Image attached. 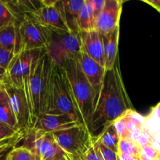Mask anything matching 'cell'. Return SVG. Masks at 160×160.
Masks as SVG:
<instances>
[{
  "label": "cell",
  "mask_w": 160,
  "mask_h": 160,
  "mask_svg": "<svg viewBox=\"0 0 160 160\" xmlns=\"http://www.w3.org/2000/svg\"><path fill=\"white\" fill-rule=\"evenodd\" d=\"M131 109H133L122 81L118 58L113 68L105 73L88 128L91 136L93 138H98L107 127Z\"/></svg>",
  "instance_id": "6da1fadb"
},
{
  "label": "cell",
  "mask_w": 160,
  "mask_h": 160,
  "mask_svg": "<svg viewBox=\"0 0 160 160\" xmlns=\"http://www.w3.org/2000/svg\"><path fill=\"white\" fill-rule=\"evenodd\" d=\"M62 67L68 81L78 122L88 128L97 104V95L82 71L76 57L67 60Z\"/></svg>",
  "instance_id": "7a4b0ae2"
},
{
  "label": "cell",
  "mask_w": 160,
  "mask_h": 160,
  "mask_svg": "<svg viewBox=\"0 0 160 160\" xmlns=\"http://www.w3.org/2000/svg\"><path fill=\"white\" fill-rule=\"evenodd\" d=\"M52 66L46 50L35 51L29 84L32 127L38 117L46 109Z\"/></svg>",
  "instance_id": "3957f363"
},
{
  "label": "cell",
  "mask_w": 160,
  "mask_h": 160,
  "mask_svg": "<svg viewBox=\"0 0 160 160\" xmlns=\"http://www.w3.org/2000/svg\"><path fill=\"white\" fill-rule=\"evenodd\" d=\"M45 112L67 114L78 122L68 81L64 67L61 66H52Z\"/></svg>",
  "instance_id": "277c9868"
},
{
  "label": "cell",
  "mask_w": 160,
  "mask_h": 160,
  "mask_svg": "<svg viewBox=\"0 0 160 160\" xmlns=\"http://www.w3.org/2000/svg\"><path fill=\"white\" fill-rule=\"evenodd\" d=\"M52 134L61 149L71 156H83L94 143L88 128L81 123Z\"/></svg>",
  "instance_id": "5b68a950"
},
{
  "label": "cell",
  "mask_w": 160,
  "mask_h": 160,
  "mask_svg": "<svg viewBox=\"0 0 160 160\" xmlns=\"http://www.w3.org/2000/svg\"><path fill=\"white\" fill-rule=\"evenodd\" d=\"M81 48L79 32H53L51 41L45 50L52 63L62 67L67 60L75 59Z\"/></svg>",
  "instance_id": "8992f818"
},
{
  "label": "cell",
  "mask_w": 160,
  "mask_h": 160,
  "mask_svg": "<svg viewBox=\"0 0 160 160\" xmlns=\"http://www.w3.org/2000/svg\"><path fill=\"white\" fill-rule=\"evenodd\" d=\"M16 145L29 149L36 160H50L62 152L55 142L52 133L44 132L30 128L24 134Z\"/></svg>",
  "instance_id": "52a82bcc"
},
{
  "label": "cell",
  "mask_w": 160,
  "mask_h": 160,
  "mask_svg": "<svg viewBox=\"0 0 160 160\" xmlns=\"http://www.w3.org/2000/svg\"><path fill=\"white\" fill-rule=\"evenodd\" d=\"M19 23L23 45L22 51L46 49L51 41L52 31L28 15L24 16Z\"/></svg>",
  "instance_id": "ba28073f"
},
{
  "label": "cell",
  "mask_w": 160,
  "mask_h": 160,
  "mask_svg": "<svg viewBox=\"0 0 160 160\" xmlns=\"http://www.w3.org/2000/svg\"><path fill=\"white\" fill-rule=\"evenodd\" d=\"M4 88L8 94L11 107L17 120L19 130L26 131L32 128L31 113L29 104L22 88H17L9 84Z\"/></svg>",
  "instance_id": "9c48e42d"
},
{
  "label": "cell",
  "mask_w": 160,
  "mask_h": 160,
  "mask_svg": "<svg viewBox=\"0 0 160 160\" xmlns=\"http://www.w3.org/2000/svg\"><path fill=\"white\" fill-rule=\"evenodd\" d=\"M123 2L122 0L105 1L104 8L95 19V30L101 35H104L119 27Z\"/></svg>",
  "instance_id": "30bf717a"
},
{
  "label": "cell",
  "mask_w": 160,
  "mask_h": 160,
  "mask_svg": "<svg viewBox=\"0 0 160 160\" xmlns=\"http://www.w3.org/2000/svg\"><path fill=\"white\" fill-rule=\"evenodd\" d=\"M76 59L79 63L82 71L93 88L97 98L98 99L99 94L101 90L102 84L104 79L105 73L107 71L106 69L91 59L82 48L77 55Z\"/></svg>",
  "instance_id": "8fae6325"
},
{
  "label": "cell",
  "mask_w": 160,
  "mask_h": 160,
  "mask_svg": "<svg viewBox=\"0 0 160 160\" xmlns=\"http://www.w3.org/2000/svg\"><path fill=\"white\" fill-rule=\"evenodd\" d=\"M78 123L79 122L73 120L67 114L45 112L38 117L31 128L44 132L53 133L70 128Z\"/></svg>",
  "instance_id": "7c38bea8"
},
{
  "label": "cell",
  "mask_w": 160,
  "mask_h": 160,
  "mask_svg": "<svg viewBox=\"0 0 160 160\" xmlns=\"http://www.w3.org/2000/svg\"><path fill=\"white\" fill-rule=\"evenodd\" d=\"M28 16H30L37 23L50 30L52 32H69L68 28L66 26L64 20L61 17V15L60 14L57 9L55 7V6H42L37 10Z\"/></svg>",
  "instance_id": "4fadbf2b"
},
{
  "label": "cell",
  "mask_w": 160,
  "mask_h": 160,
  "mask_svg": "<svg viewBox=\"0 0 160 160\" xmlns=\"http://www.w3.org/2000/svg\"><path fill=\"white\" fill-rule=\"evenodd\" d=\"M80 33L82 49L94 61L105 68L103 36L95 29Z\"/></svg>",
  "instance_id": "5bb4252c"
},
{
  "label": "cell",
  "mask_w": 160,
  "mask_h": 160,
  "mask_svg": "<svg viewBox=\"0 0 160 160\" xmlns=\"http://www.w3.org/2000/svg\"><path fill=\"white\" fill-rule=\"evenodd\" d=\"M84 2L85 0H57L55 4L71 32H79L77 21Z\"/></svg>",
  "instance_id": "9a60e30c"
},
{
  "label": "cell",
  "mask_w": 160,
  "mask_h": 160,
  "mask_svg": "<svg viewBox=\"0 0 160 160\" xmlns=\"http://www.w3.org/2000/svg\"><path fill=\"white\" fill-rule=\"evenodd\" d=\"M0 45L14 55L22 52L23 45L19 22H15L0 30Z\"/></svg>",
  "instance_id": "2e32d148"
},
{
  "label": "cell",
  "mask_w": 160,
  "mask_h": 160,
  "mask_svg": "<svg viewBox=\"0 0 160 160\" xmlns=\"http://www.w3.org/2000/svg\"><path fill=\"white\" fill-rule=\"evenodd\" d=\"M102 36H103L105 69L106 70H110L113 68L116 60L118 59L119 27H117L112 31Z\"/></svg>",
  "instance_id": "e0dca14e"
},
{
  "label": "cell",
  "mask_w": 160,
  "mask_h": 160,
  "mask_svg": "<svg viewBox=\"0 0 160 160\" xmlns=\"http://www.w3.org/2000/svg\"><path fill=\"white\" fill-rule=\"evenodd\" d=\"M0 123L8 125L13 129L20 131L17 126L15 116L11 107L9 98L4 84L0 87Z\"/></svg>",
  "instance_id": "ac0fdd59"
},
{
  "label": "cell",
  "mask_w": 160,
  "mask_h": 160,
  "mask_svg": "<svg viewBox=\"0 0 160 160\" xmlns=\"http://www.w3.org/2000/svg\"><path fill=\"white\" fill-rule=\"evenodd\" d=\"M95 15L88 0H85L77 21L78 31L85 32L95 29Z\"/></svg>",
  "instance_id": "d6986e66"
},
{
  "label": "cell",
  "mask_w": 160,
  "mask_h": 160,
  "mask_svg": "<svg viewBox=\"0 0 160 160\" xmlns=\"http://www.w3.org/2000/svg\"><path fill=\"white\" fill-rule=\"evenodd\" d=\"M22 60L20 52L16 55L13 59L11 61L9 67L7 69L8 71V83L11 86L17 88H23L22 84Z\"/></svg>",
  "instance_id": "ffe728a7"
},
{
  "label": "cell",
  "mask_w": 160,
  "mask_h": 160,
  "mask_svg": "<svg viewBox=\"0 0 160 160\" xmlns=\"http://www.w3.org/2000/svg\"><path fill=\"white\" fill-rule=\"evenodd\" d=\"M144 129L150 138L160 136V102L152 108L150 113L145 117Z\"/></svg>",
  "instance_id": "44dd1931"
},
{
  "label": "cell",
  "mask_w": 160,
  "mask_h": 160,
  "mask_svg": "<svg viewBox=\"0 0 160 160\" xmlns=\"http://www.w3.org/2000/svg\"><path fill=\"white\" fill-rule=\"evenodd\" d=\"M96 139L106 148L118 152L120 138L113 123L107 127L101 133V134Z\"/></svg>",
  "instance_id": "7402d4cb"
},
{
  "label": "cell",
  "mask_w": 160,
  "mask_h": 160,
  "mask_svg": "<svg viewBox=\"0 0 160 160\" xmlns=\"http://www.w3.org/2000/svg\"><path fill=\"white\" fill-rule=\"evenodd\" d=\"M118 153L132 156L138 159L141 156V148L129 138L120 139L119 148H118Z\"/></svg>",
  "instance_id": "603a6c76"
},
{
  "label": "cell",
  "mask_w": 160,
  "mask_h": 160,
  "mask_svg": "<svg viewBox=\"0 0 160 160\" xmlns=\"http://www.w3.org/2000/svg\"><path fill=\"white\" fill-rule=\"evenodd\" d=\"M6 160H36L35 155L28 148L15 145L7 153Z\"/></svg>",
  "instance_id": "cb8c5ba5"
},
{
  "label": "cell",
  "mask_w": 160,
  "mask_h": 160,
  "mask_svg": "<svg viewBox=\"0 0 160 160\" xmlns=\"http://www.w3.org/2000/svg\"><path fill=\"white\" fill-rule=\"evenodd\" d=\"M17 21V18L6 1H0V30Z\"/></svg>",
  "instance_id": "d4e9b609"
},
{
  "label": "cell",
  "mask_w": 160,
  "mask_h": 160,
  "mask_svg": "<svg viewBox=\"0 0 160 160\" xmlns=\"http://www.w3.org/2000/svg\"><path fill=\"white\" fill-rule=\"evenodd\" d=\"M94 141H95L96 146H97V149L100 152L104 160H120L118 152H115L104 146L96 138H94Z\"/></svg>",
  "instance_id": "484cf974"
},
{
  "label": "cell",
  "mask_w": 160,
  "mask_h": 160,
  "mask_svg": "<svg viewBox=\"0 0 160 160\" xmlns=\"http://www.w3.org/2000/svg\"><path fill=\"white\" fill-rule=\"evenodd\" d=\"M23 131H17V130L13 129L8 125L0 123V142L16 137Z\"/></svg>",
  "instance_id": "4316f807"
},
{
  "label": "cell",
  "mask_w": 160,
  "mask_h": 160,
  "mask_svg": "<svg viewBox=\"0 0 160 160\" xmlns=\"http://www.w3.org/2000/svg\"><path fill=\"white\" fill-rule=\"evenodd\" d=\"M115 128L116 131H117L118 134H119L120 139H124V138H128L129 137V132L127 131L126 125H125V121L124 117H119V119L115 120V121L113 123Z\"/></svg>",
  "instance_id": "83f0119b"
},
{
  "label": "cell",
  "mask_w": 160,
  "mask_h": 160,
  "mask_svg": "<svg viewBox=\"0 0 160 160\" xmlns=\"http://www.w3.org/2000/svg\"><path fill=\"white\" fill-rule=\"evenodd\" d=\"M16 55L0 45V67L8 69L11 61Z\"/></svg>",
  "instance_id": "f1b7e54d"
},
{
  "label": "cell",
  "mask_w": 160,
  "mask_h": 160,
  "mask_svg": "<svg viewBox=\"0 0 160 160\" xmlns=\"http://www.w3.org/2000/svg\"><path fill=\"white\" fill-rule=\"evenodd\" d=\"M80 157L83 160H104L100 152L96 146L95 141H94L93 145Z\"/></svg>",
  "instance_id": "f546056e"
},
{
  "label": "cell",
  "mask_w": 160,
  "mask_h": 160,
  "mask_svg": "<svg viewBox=\"0 0 160 160\" xmlns=\"http://www.w3.org/2000/svg\"><path fill=\"white\" fill-rule=\"evenodd\" d=\"M24 132L25 131H23V132L20 133V134L16 136V137L12 138H9V139H6V140L0 142V153L6 151V150L9 149V148H12V147L15 146V145L20 142V139L22 138Z\"/></svg>",
  "instance_id": "4dcf8cb0"
},
{
  "label": "cell",
  "mask_w": 160,
  "mask_h": 160,
  "mask_svg": "<svg viewBox=\"0 0 160 160\" xmlns=\"http://www.w3.org/2000/svg\"><path fill=\"white\" fill-rule=\"evenodd\" d=\"M141 154L147 159L155 160L158 154V152L152 145H148L144 148H141Z\"/></svg>",
  "instance_id": "1f68e13d"
},
{
  "label": "cell",
  "mask_w": 160,
  "mask_h": 160,
  "mask_svg": "<svg viewBox=\"0 0 160 160\" xmlns=\"http://www.w3.org/2000/svg\"><path fill=\"white\" fill-rule=\"evenodd\" d=\"M105 1L106 0H88V2L89 3L93 11L95 17H97V16L100 13V11L104 8Z\"/></svg>",
  "instance_id": "d6a6232c"
},
{
  "label": "cell",
  "mask_w": 160,
  "mask_h": 160,
  "mask_svg": "<svg viewBox=\"0 0 160 160\" xmlns=\"http://www.w3.org/2000/svg\"><path fill=\"white\" fill-rule=\"evenodd\" d=\"M50 160H83L80 156H74L67 154L64 152H61Z\"/></svg>",
  "instance_id": "836d02e7"
},
{
  "label": "cell",
  "mask_w": 160,
  "mask_h": 160,
  "mask_svg": "<svg viewBox=\"0 0 160 160\" xmlns=\"http://www.w3.org/2000/svg\"><path fill=\"white\" fill-rule=\"evenodd\" d=\"M8 83L7 69L0 67V84H5Z\"/></svg>",
  "instance_id": "e575fe53"
},
{
  "label": "cell",
  "mask_w": 160,
  "mask_h": 160,
  "mask_svg": "<svg viewBox=\"0 0 160 160\" xmlns=\"http://www.w3.org/2000/svg\"><path fill=\"white\" fill-rule=\"evenodd\" d=\"M143 2L150 5L160 12V0H143Z\"/></svg>",
  "instance_id": "d590c367"
},
{
  "label": "cell",
  "mask_w": 160,
  "mask_h": 160,
  "mask_svg": "<svg viewBox=\"0 0 160 160\" xmlns=\"http://www.w3.org/2000/svg\"><path fill=\"white\" fill-rule=\"evenodd\" d=\"M56 2L57 0H42L41 2L44 6H55Z\"/></svg>",
  "instance_id": "8d00e7d4"
},
{
  "label": "cell",
  "mask_w": 160,
  "mask_h": 160,
  "mask_svg": "<svg viewBox=\"0 0 160 160\" xmlns=\"http://www.w3.org/2000/svg\"><path fill=\"white\" fill-rule=\"evenodd\" d=\"M119 155V159L120 160H138L136 159V158H133L132 156H125V155L121 154V153H118Z\"/></svg>",
  "instance_id": "74e56055"
},
{
  "label": "cell",
  "mask_w": 160,
  "mask_h": 160,
  "mask_svg": "<svg viewBox=\"0 0 160 160\" xmlns=\"http://www.w3.org/2000/svg\"><path fill=\"white\" fill-rule=\"evenodd\" d=\"M12 148H13V147H12ZM12 148H9V149L6 150V151H4V152H3L0 153V160H6V156H7L8 152H9Z\"/></svg>",
  "instance_id": "f35d334b"
},
{
  "label": "cell",
  "mask_w": 160,
  "mask_h": 160,
  "mask_svg": "<svg viewBox=\"0 0 160 160\" xmlns=\"http://www.w3.org/2000/svg\"><path fill=\"white\" fill-rule=\"evenodd\" d=\"M138 160H151V159H147V158L144 157V156H143L141 154V156H140V157H139V159H138Z\"/></svg>",
  "instance_id": "ab89813d"
},
{
  "label": "cell",
  "mask_w": 160,
  "mask_h": 160,
  "mask_svg": "<svg viewBox=\"0 0 160 160\" xmlns=\"http://www.w3.org/2000/svg\"><path fill=\"white\" fill-rule=\"evenodd\" d=\"M155 160H160V152H158V156H157V157L155 158Z\"/></svg>",
  "instance_id": "60d3db41"
},
{
  "label": "cell",
  "mask_w": 160,
  "mask_h": 160,
  "mask_svg": "<svg viewBox=\"0 0 160 160\" xmlns=\"http://www.w3.org/2000/svg\"><path fill=\"white\" fill-rule=\"evenodd\" d=\"M0 85H3V84H0Z\"/></svg>",
  "instance_id": "b9f144b4"
},
{
  "label": "cell",
  "mask_w": 160,
  "mask_h": 160,
  "mask_svg": "<svg viewBox=\"0 0 160 160\" xmlns=\"http://www.w3.org/2000/svg\"><path fill=\"white\" fill-rule=\"evenodd\" d=\"M1 86H3V85H0V87H1Z\"/></svg>",
  "instance_id": "7bdbcfd3"
}]
</instances>
